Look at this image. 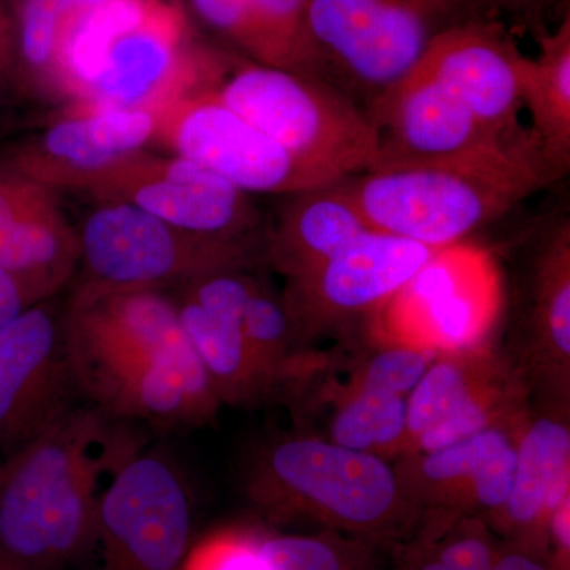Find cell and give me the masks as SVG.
I'll list each match as a JSON object with an SVG mask.
<instances>
[{
	"label": "cell",
	"instance_id": "obj_2",
	"mask_svg": "<svg viewBox=\"0 0 570 570\" xmlns=\"http://www.w3.org/2000/svg\"><path fill=\"white\" fill-rule=\"evenodd\" d=\"M97 409H71L0 466V557L63 570L96 539L100 482L137 445Z\"/></svg>",
	"mask_w": 570,
	"mask_h": 570
},
{
	"label": "cell",
	"instance_id": "obj_40",
	"mask_svg": "<svg viewBox=\"0 0 570 570\" xmlns=\"http://www.w3.org/2000/svg\"><path fill=\"white\" fill-rule=\"evenodd\" d=\"M11 66V61L9 58H7L6 55H3L2 51H0V75L3 73L9 67Z\"/></svg>",
	"mask_w": 570,
	"mask_h": 570
},
{
	"label": "cell",
	"instance_id": "obj_21",
	"mask_svg": "<svg viewBox=\"0 0 570 570\" xmlns=\"http://www.w3.org/2000/svg\"><path fill=\"white\" fill-rule=\"evenodd\" d=\"M515 466L517 439L499 423L449 448L422 453L419 485L438 494H468L480 508L504 510Z\"/></svg>",
	"mask_w": 570,
	"mask_h": 570
},
{
	"label": "cell",
	"instance_id": "obj_32",
	"mask_svg": "<svg viewBox=\"0 0 570 570\" xmlns=\"http://www.w3.org/2000/svg\"><path fill=\"white\" fill-rule=\"evenodd\" d=\"M480 17L501 22L510 32H530L538 39L568 13L569 0H468Z\"/></svg>",
	"mask_w": 570,
	"mask_h": 570
},
{
	"label": "cell",
	"instance_id": "obj_23",
	"mask_svg": "<svg viewBox=\"0 0 570 570\" xmlns=\"http://www.w3.org/2000/svg\"><path fill=\"white\" fill-rule=\"evenodd\" d=\"M570 498V431L561 420L542 417L517 439V466L505 513L517 524L549 519Z\"/></svg>",
	"mask_w": 570,
	"mask_h": 570
},
{
	"label": "cell",
	"instance_id": "obj_37",
	"mask_svg": "<svg viewBox=\"0 0 570 570\" xmlns=\"http://www.w3.org/2000/svg\"><path fill=\"white\" fill-rule=\"evenodd\" d=\"M569 499H566L561 505H558L549 517L553 538L560 543L561 549L566 551L570 549Z\"/></svg>",
	"mask_w": 570,
	"mask_h": 570
},
{
	"label": "cell",
	"instance_id": "obj_29",
	"mask_svg": "<svg viewBox=\"0 0 570 570\" xmlns=\"http://www.w3.org/2000/svg\"><path fill=\"white\" fill-rule=\"evenodd\" d=\"M243 332L255 358L272 381L283 373L295 328L283 299L255 287L243 314Z\"/></svg>",
	"mask_w": 570,
	"mask_h": 570
},
{
	"label": "cell",
	"instance_id": "obj_24",
	"mask_svg": "<svg viewBox=\"0 0 570 570\" xmlns=\"http://www.w3.org/2000/svg\"><path fill=\"white\" fill-rule=\"evenodd\" d=\"M156 0H104L63 14L58 66L63 99L78 102L99 77L108 51L119 37L145 21Z\"/></svg>",
	"mask_w": 570,
	"mask_h": 570
},
{
	"label": "cell",
	"instance_id": "obj_15",
	"mask_svg": "<svg viewBox=\"0 0 570 570\" xmlns=\"http://www.w3.org/2000/svg\"><path fill=\"white\" fill-rule=\"evenodd\" d=\"M184 37L181 14L156 0L145 21L112 43L99 77L71 107L157 115L197 91L209 77L198 73L187 58Z\"/></svg>",
	"mask_w": 570,
	"mask_h": 570
},
{
	"label": "cell",
	"instance_id": "obj_26",
	"mask_svg": "<svg viewBox=\"0 0 570 570\" xmlns=\"http://www.w3.org/2000/svg\"><path fill=\"white\" fill-rule=\"evenodd\" d=\"M253 3L268 66L332 82L311 37L309 0H253Z\"/></svg>",
	"mask_w": 570,
	"mask_h": 570
},
{
	"label": "cell",
	"instance_id": "obj_35",
	"mask_svg": "<svg viewBox=\"0 0 570 570\" xmlns=\"http://www.w3.org/2000/svg\"><path fill=\"white\" fill-rule=\"evenodd\" d=\"M439 562L449 570H490L493 554L483 540L466 538L450 543L439 557Z\"/></svg>",
	"mask_w": 570,
	"mask_h": 570
},
{
	"label": "cell",
	"instance_id": "obj_25",
	"mask_svg": "<svg viewBox=\"0 0 570 570\" xmlns=\"http://www.w3.org/2000/svg\"><path fill=\"white\" fill-rule=\"evenodd\" d=\"M406 430V397L355 390L333 415L330 441L382 456L404 448Z\"/></svg>",
	"mask_w": 570,
	"mask_h": 570
},
{
	"label": "cell",
	"instance_id": "obj_11",
	"mask_svg": "<svg viewBox=\"0 0 570 570\" xmlns=\"http://www.w3.org/2000/svg\"><path fill=\"white\" fill-rule=\"evenodd\" d=\"M75 389L62 314L50 299L0 328V449L11 453L63 417Z\"/></svg>",
	"mask_w": 570,
	"mask_h": 570
},
{
	"label": "cell",
	"instance_id": "obj_27",
	"mask_svg": "<svg viewBox=\"0 0 570 570\" xmlns=\"http://www.w3.org/2000/svg\"><path fill=\"white\" fill-rule=\"evenodd\" d=\"M475 382V370L463 356H436L419 384L406 397V444L409 448L431 428L452 417L483 392Z\"/></svg>",
	"mask_w": 570,
	"mask_h": 570
},
{
	"label": "cell",
	"instance_id": "obj_17",
	"mask_svg": "<svg viewBox=\"0 0 570 570\" xmlns=\"http://www.w3.org/2000/svg\"><path fill=\"white\" fill-rule=\"evenodd\" d=\"M156 112L67 108L61 119L26 146L13 170L56 193L70 190L86 176L140 153L154 140Z\"/></svg>",
	"mask_w": 570,
	"mask_h": 570
},
{
	"label": "cell",
	"instance_id": "obj_39",
	"mask_svg": "<svg viewBox=\"0 0 570 570\" xmlns=\"http://www.w3.org/2000/svg\"><path fill=\"white\" fill-rule=\"evenodd\" d=\"M58 3L59 9L63 13H70V11H78L89 9V7L99 6L104 0H55Z\"/></svg>",
	"mask_w": 570,
	"mask_h": 570
},
{
	"label": "cell",
	"instance_id": "obj_33",
	"mask_svg": "<svg viewBox=\"0 0 570 570\" xmlns=\"http://www.w3.org/2000/svg\"><path fill=\"white\" fill-rule=\"evenodd\" d=\"M262 570H343L336 551L313 538L283 535L258 543Z\"/></svg>",
	"mask_w": 570,
	"mask_h": 570
},
{
	"label": "cell",
	"instance_id": "obj_22",
	"mask_svg": "<svg viewBox=\"0 0 570 570\" xmlns=\"http://www.w3.org/2000/svg\"><path fill=\"white\" fill-rule=\"evenodd\" d=\"M535 41L539 55L528 62L521 102L530 111V132L554 181L570 165V11Z\"/></svg>",
	"mask_w": 570,
	"mask_h": 570
},
{
	"label": "cell",
	"instance_id": "obj_14",
	"mask_svg": "<svg viewBox=\"0 0 570 570\" xmlns=\"http://www.w3.org/2000/svg\"><path fill=\"white\" fill-rule=\"evenodd\" d=\"M365 111L377 138L373 168L485 151L531 135L509 138L494 132L419 69L379 96Z\"/></svg>",
	"mask_w": 570,
	"mask_h": 570
},
{
	"label": "cell",
	"instance_id": "obj_18",
	"mask_svg": "<svg viewBox=\"0 0 570 570\" xmlns=\"http://www.w3.org/2000/svg\"><path fill=\"white\" fill-rule=\"evenodd\" d=\"M370 230L337 179L285 197L275 225L266 230L264 258L288 281L298 279Z\"/></svg>",
	"mask_w": 570,
	"mask_h": 570
},
{
	"label": "cell",
	"instance_id": "obj_36",
	"mask_svg": "<svg viewBox=\"0 0 570 570\" xmlns=\"http://www.w3.org/2000/svg\"><path fill=\"white\" fill-rule=\"evenodd\" d=\"M32 305L36 303L32 302L20 281L0 269V328Z\"/></svg>",
	"mask_w": 570,
	"mask_h": 570
},
{
	"label": "cell",
	"instance_id": "obj_10",
	"mask_svg": "<svg viewBox=\"0 0 570 570\" xmlns=\"http://www.w3.org/2000/svg\"><path fill=\"white\" fill-rule=\"evenodd\" d=\"M154 140L247 195L287 197L335 181L298 163L208 91L186 94L157 112Z\"/></svg>",
	"mask_w": 570,
	"mask_h": 570
},
{
	"label": "cell",
	"instance_id": "obj_6",
	"mask_svg": "<svg viewBox=\"0 0 570 570\" xmlns=\"http://www.w3.org/2000/svg\"><path fill=\"white\" fill-rule=\"evenodd\" d=\"M77 234V287L86 291H165L264 257L265 236L230 242L189 234L119 202H97Z\"/></svg>",
	"mask_w": 570,
	"mask_h": 570
},
{
	"label": "cell",
	"instance_id": "obj_12",
	"mask_svg": "<svg viewBox=\"0 0 570 570\" xmlns=\"http://www.w3.org/2000/svg\"><path fill=\"white\" fill-rule=\"evenodd\" d=\"M441 250L370 230L309 275L288 281L284 305L295 332L393 302Z\"/></svg>",
	"mask_w": 570,
	"mask_h": 570
},
{
	"label": "cell",
	"instance_id": "obj_9",
	"mask_svg": "<svg viewBox=\"0 0 570 570\" xmlns=\"http://www.w3.org/2000/svg\"><path fill=\"white\" fill-rule=\"evenodd\" d=\"M190 532L193 510L178 472L135 450L100 493L96 539L104 570H181Z\"/></svg>",
	"mask_w": 570,
	"mask_h": 570
},
{
	"label": "cell",
	"instance_id": "obj_42",
	"mask_svg": "<svg viewBox=\"0 0 570 570\" xmlns=\"http://www.w3.org/2000/svg\"><path fill=\"white\" fill-rule=\"evenodd\" d=\"M0 570H21L17 566L11 564L6 558L0 557Z\"/></svg>",
	"mask_w": 570,
	"mask_h": 570
},
{
	"label": "cell",
	"instance_id": "obj_7",
	"mask_svg": "<svg viewBox=\"0 0 570 570\" xmlns=\"http://www.w3.org/2000/svg\"><path fill=\"white\" fill-rule=\"evenodd\" d=\"M249 485L273 508L306 509L358 528L387 520L403 494L400 475L384 456L313 436L268 445L255 460Z\"/></svg>",
	"mask_w": 570,
	"mask_h": 570
},
{
	"label": "cell",
	"instance_id": "obj_41",
	"mask_svg": "<svg viewBox=\"0 0 570 570\" xmlns=\"http://www.w3.org/2000/svg\"><path fill=\"white\" fill-rule=\"evenodd\" d=\"M422 570H449V569L445 568L444 564H441V562L433 561V562H430V564H426L425 568H423Z\"/></svg>",
	"mask_w": 570,
	"mask_h": 570
},
{
	"label": "cell",
	"instance_id": "obj_34",
	"mask_svg": "<svg viewBox=\"0 0 570 570\" xmlns=\"http://www.w3.org/2000/svg\"><path fill=\"white\" fill-rule=\"evenodd\" d=\"M181 570H262V564L254 543L220 538L189 551Z\"/></svg>",
	"mask_w": 570,
	"mask_h": 570
},
{
	"label": "cell",
	"instance_id": "obj_20",
	"mask_svg": "<svg viewBox=\"0 0 570 570\" xmlns=\"http://www.w3.org/2000/svg\"><path fill=\"white\" fill-rule=\"evenodd\" d=\"M184 335L212 379L220 403H242L273 384L243 332L245 307H214L179 292L175 298ZM247 305V303H246Z\"/></svg>",
	"mask_w": 570,
	"mask_h": 570
},
{
	"label": "cell",
	"instance_id": "obj_8",
	"mask_svg": "<svg viewBox=\"0 0 570 570\" xmlns=\"http://www.w3.org/2000/svg\"><path fill=\"white\" fill-rule=\"evenodd\" d=\"M70 193L94 202H119L151 214L189 234L208 238H258L261 213L250 195L208 168L142 149L86 176Z\"/></svg>",
	"mask_w": 570,
	"mask_h": 570
},
{
	"label": "cell",
	"instance_id": "obj_38",
	"mask_svg": "<svg viewBox=\"0 0 570 570\" xmlns=\"http://www.w3.org/2000/svg\"><path fill=\"white\" fill-rule=\"evenodd\" d=\"M490 570H547L538 561L524 557V554H508L501 560L494 561Z\"/></svg>",
	"mask_w": 570,
	"mask_h": 570
},
{
	"label": "cell",
	"instance_id": "obj_5",
	"mask_svg": "<svg viewBox=\"0 0 570 570\" xmlns=\"http://www.w3.org/2000/svg\"><path fill=\"white\" fill-rule=\"evenodd\" d=\"M307 18L330 81L366 108L417 69L438 36L482 17L468 0H309Z\"/></svg>",
	"mask_w": 570,
	"mask_h": 570
},
{
	"label": "cell",
	"instance_id": "obj_30",
	"mask_svg": "<svg viewBox=\"0 0 570 570\" xmlns=\"http://www.w3.org/2000/svg\"><path fill=\"white\" fill-rule=\"evenodd\" d=\"M436 354L431 348L407 344L384 348L367 360L355 390L407 397L436 360Z\"/></svg>",
	"mask_w": 570,
	"mask_h": 570
},
{
	"label": "cell",
	"instance_id": "obj_4",
	"mask_svg": "<svg viewBox=\"0 0 570 570\" xmlns=\"http://www.w3.org/2000/svg\"><path fill=\"white\" fill-rule=\"evenodd\" d=\"M200 91L212 92L330 179L363 174L376 164V130L365 108L332 82L247 61L220 70Z\"/></svg>",
	"mask_w": 570,
	"mask_h": 570
},
{
	"label": "cell",
	"instance_id": "obj_1",
	"mask_svg": "<svg viewBox=\"0 0 570 570\" xmlns=\"http://www.w3.org/2000/svg\"><path fill=\"white\" fill-rule=\"evenodd\" d=\"M77 390L107 417L198 425L220 400L164 291L75 287L62 314Z\"/></svg>",
	"mask_w": 570,
	"mask_h": 570
},
{
	"label": "cell",
	"instance_id": "obj_19",
	"mask_svg": "<svg viewBox=\"0 0 570 570\" xmlns=\"http://www.w3.org/2000/svg\"><path fill=\"white\" fill-rule=\"evenodd\" d=\"M411 299L401 336L407 346L459 354L474 346L489 326V307L468 292L442 250L401 292Z\"/></svg>",
	"mask_w": 570,
	"mask_h": 570
},
{
	"label": "cell",
	"instance_id": "obj_13",
	"mask_svg": "<svg viewBox=\"0 0 570 570\" xmlns=\"http://www.w3.org/2000/svg\"><path fill=\"white\" fill-rule=\"evenodd\" d=\"M530 56L501 22H461L438 36L417 69L460 100L479 121L504 137H523L519 112Z\"/></svg>",
	"mask_w": 570,
	"mask_h": 570
},
{
	"label": "cell",
	"instance_id": "obj_3",
	"mask_svg": "<svg viewBox=\"0 0 570 570\" xmlns=\"http://www.w3.org/2000/svg\"><path fill=\"white\" fill-rule=\"evenodd\" d=\"M341 181L373 230L448 250L553 178L530 135L464 156L371 168Z\"/></svg>",
	"mask_w": 570,
	"mask_h": 570
},
{
	"label": "cell",
	"instance_id": "obj_28",
	"mask_svg": "<svg viewBox=\"0 0 570 570\" xmlns=\"http://www.w3.org/2000/svg\"><path fill=\"white\" fill-rule=\"evenodd\" d=\"M63 11L55 0H24L17 36V51L33 88L63 99L58 66Z\"/></svg>",
	"mask_w": 570,
	"mask_h": 570
},
{
	"label": "cell",
	"instance_id": "obj_16",
	"mask_svg": "<svg viewBox=\"0 0 570 570\" xmlns=\"http://www.w3.org/2000/svg\"><path fill=\"white\" fill-rule=\"evenodd\" d=\"M56 194L17 170L0 176V269L36 305L58 294L80 262L77 228Z\"/></svg>",
	"mask_w": 570,
	"mask_h": 570
},
{
	"label": "cell",
	"instance_id": "obj_31",
	"mask_svg": "<svg viewBox=\"0 0 570 570\" xmlns=\"http://www.w3.org/2000/svg\"><path fill=\"white\" fill-rule=\"evenodd\" d=\"M193 10L208 28L245 51L250 61L268 66L266 50L253 0H189Z\"/></svg>",
	"mask_w": 570,
	"mask_h": 570
}]
</instances>
